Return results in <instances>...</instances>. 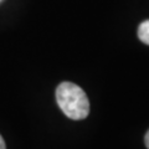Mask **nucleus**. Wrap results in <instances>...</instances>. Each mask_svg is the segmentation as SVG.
Here are the masks:
<instances>
[{
  "instance_id": "f257e3e1",
  "label": "nucleus",
  "mask_w": 149,
  "mask_h": 149,
  "mask_svg": "<svg viewBox=\"0 0 149 149\" xmlns=\"http://www.w3.org/2000/svg\"><path fill=\"white\" fill-rule=\"evenodd\" d=\"M56 101L68 118L80 120L90 113V101L80 86L72 82H61L56 88Z\"/></svg>"
},
{
  "instance_id": "20e7f679",
  "label": "nucleus",
  "mask_w": 149,
  "mask_h": 149,
  "mask_svg": "<svg viewBox=\"0 0 149 149\" xmlns=\"http://www.w3.org/2000/svg\"><path fill=\"white\" fill-rule=\"evenodd\" d=\"M0 149H6V147H5V142H4V139H3L1 136H0Z\"/></svg>"
},
{
  "instance_id": "7ed1b4c3",
  "label": "nucleus",
  "mask_w": 149,
  "mask_h": 149,
  "mask_svg": "<svg viewBox=\"0 0 149 149\" xmlns=\"http://www.w3.org/2000/svg\"><path fill=\"white\" fill-rule=\"evenodd\" d=\"M144 143H146V147L149 149V130L147 132L146 134V137H144Z\"/></svg>"
},
{
  "instance_id": "f03ea898",
  "label": "nucleus",
  "mask_w": 149,
  "mask_h": 149,
  "mask_svg": "<svg viewBox=\"0 0 149 149\" xmlns=\"http://www.w3.org/2000/svg\"><path fill=\"white\" fill-rule=\"evenodd\" d=\"M138 37L146 45H149V20L141 22L138 26Z\"/></svg>"
}]
</instances>
